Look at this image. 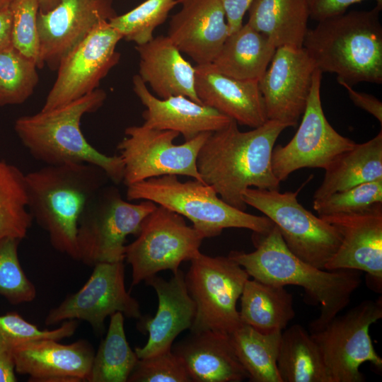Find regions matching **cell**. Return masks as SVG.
I'll return each instance as SVG.
<instances>
[{"instance_id": "cell-3", "label": "cell", "mask_w": 382, "mask_h": 382, "mask_svg": "<svg viewBox=\"0 0 382 382\" xmlns=\"http://www.w3.org/2000/svg\"><path fill=\"white\" fill-rule=\"evenodd\" d=\"M108 180L100 168L84 163L45 165L25 174L28 209L55 250L77 260L79 219Z\"/></svg>"}, {"instance_id": "cell-26", "label": "cell", "mask_w": 382, "mask_h": 382, "mask_svg": "<svg viewBox=\"0 0 382 382\" xmlns=\"http://www.w3.org/2000/svg\"><path fill=\"white\" fill-rule=\"evenodd\" d=\"M276 49L267 37L246 23L228 36L211 64L228 76L259 81Z\"/></svg>"}, {"instance_id": "cell-36", "label": "cell", "mask_w": 382, "mask_h": 382, "mask_svg": "<svg viewBox=\"0 0 382 382\" xmlns=\"http://www.w3.org/2000/svg\"><path fill=\"white\" fill-rule=\"evenodd\" d=\"M21 241L16 238L0 240V295L14 305L31 302L37 294L35 285L26 276L18 259Z\"/></svg>"}, {"instance_id": "cell-46", "label": "cell", "mask_w": 382, "mask_h": 382, "mask_svg": "<svg viewBox=\"0 0 382 382\" xmlns=\"http://www.w3.org/2000/svg\"><path fill=\"white\" fill-rule=\"evenodd\" d=\"M61 0H37L39 12L45 13L54 8Z\"/></svg>"}, {"instance_id": "cell-21", "label": "cell", "mask_w": 382, "mask_h": 382, "mask_svg": "<svg viewBox=\"0 0 382 382\" xmlns=\"http://www.w3.org/2000/svg\"><path fill=\"white\" fill-rule=\"evenodd\" d=\"M95 352L85 340L63 345L52 339L24 343L12 351L16 372L29 381H86Z\"/></svg>"}, {"instance_id": "cell-6", "label": "cell", "mask_w": 382, "mask_h": 382, "mask_svg": "<svg viewBox=\"0 0 382 382\" xmlns=\"http://www.w3.org/2000/svg\"><path fill=\"white\" fill-rule=\"evenodd\" d=\"M129 201L149 200L187 218L203 237L220 235L224 228H247L265 233L274 226L265 216L238 209L225 202L210 185L193 179L181 182L177 175L151 178L127 186Z\"/></svg>"}, {"instance_id": "cell-13", "label": "cell", "mask_w": 382, "mask_h": 382, "mask_svg": "<svg viewBox=\"0 0 382 382\" xmlns=\"http://www.w3.org/2000/svg\"><path fill=\"white\" fill-rule=\"evenodd\" d=\"M322 75L316 68L301 122L294 136L286 145L277 144L273 148L272 169L279 182L299 169L325 170L339 154L356 144L338 133L325 116L320 98Z\"/></svg>"}, {"instance_id": "cell-32", "label": "cell", "mask_w": 382, "mask_h": 382, "mask_svg": "<svg viewBox=\"0 0 382 382\" xmlns=\"http://www.w3.org/2000/svg\"><path fill=\"white\" fill-rule=\"evenodd\" d=\"M139 360L126 338L124 315L110 316L105 337L95 353L88 382H126Z\"/></svg>"}, {"instance_id": "cell-44", "label": "cell", "mask_w": 382, "mask_h": 382, "mask_svg": "<svg viewBox=\"0 0 382 382\" xmlns=\"http://www.w3.org/2000/svg\"><path fill=\"white\" fill-rule=\"evenodd\" d=\"M12 11L10 5L0 11V52L13 45Z\"/></svg>"}, {"instance_id": "cell-29", "label": "cell", "mask_w": 382, "mask_h": 382, "mask_svg": "<svg viewBox=\"0 0 382 382\" xmlns=\"http://www.w3.org/2000/svg\"><path fill=\"white\" fill-rule=\"evenodd\" d=\"M240 298L241 323L262 333L282 331L295 317L293 296L284 286L248 279Z\"/></svg>"}, {"instance_id": "cell-24", "label": "cell", "mask_w": 382, "mask_h": 382, "mask_svg": "<svg viewBox=\"0 0 382 382\" xmlns=\"http://www.w3.org/2000/svg\"><path fill=\"white\" fill-rule=\"evenodd\" d=\"M171 349L192 381L240 382L248 378L228 334L214 330L191 333Z\"/></svg>"}, {"instance_id": "cell-33", "label": "cell", "mask_w": 382, "mask_h": 382, "mask_svg": "<svg viewBox=\"0 0 382 382\" xmlns=\"http://www.w3.org/2000/svg\"><path fill=\"white\" fill-rule=\"evenodd\" d=\"M33 219L28 209L25 174L0 159V240L25 238Z\"/></svg>"}, {"instance_id": "cell-10", "label": "cell", "mask_w": 382, "mask_h": 382, "mask_svg": "<svg viewBox=\"0 0 382 382\" xmlns=\"http://www.w3.org/2000/svg\"><path fill=\"white\" fill-rule=\"evenodd\" d=\"M203 239L183 216L157 205L144 219L137 238L126 245L125 260L132 267V286L163 270L177 272L183 262L200 253Z\"/></svg>"}, {"instance_id": "cell-28", "label": "cell", "mask_w": 382, "mask_h": 382, "mask_svg": "<svg viewBox=\"0 0 382 382\" xmlns=\"http://www.w3.org/2000/svg\"><path fill=\"white\" fill-rule=\"evenodd\" d=\"M248 11L247 23L276 47L303 46L310 17L306 0H253Z\"/></svg>"}, {"instance_id": "cell-8", "label": "cell", "mask_w": 382, "mask_h": 382, "mask_svg": "<svg viewBox=\"0 0 382 382\" xmlns=\"http://www.w3.org/2000/svg\"><path fill=\"white\" fill-rule=\"evenodd\" d=\"M296 191L248 188L243 199L264 214L279 229L289 250L303 261L319 269L339 248L342 237L337 229L304 208Z\"/></svg>"}, {"instance_id": "cell-22", "label": "cell", "mask_w": 382, "mask_h": 382, "mask_svg": "<svg viewBox=\"0 0 382 382\" xmlns=\"http://www.w3.org/2000/svg\"><path fill=\"white\" fill-rule=\"evenodd\" d=\"M132 83L134 92L145 107L142 125L146 127L175 131L189 141L202 133L219 130L232 120L183 96L159 98L149 91L138 74L133 76Z\"/></svg>"}, {"instance_id": "cell-40", "label": "cell", "mask_w": 382, "mask_h": 382, "mask_svg": "<svg viewBox=\"0 0 382 382\" xmlns=\"http://www.w3.org/2000/svg\"><path fill=\"white\" fill-rule=\"evenodd\" d=\"M128 382H189L192 381L183 363L169 349L139 359Z\"/></svg>"}, {"instance_id": "cell-41", "label": "cell", "mask_w": 382, "mask_h": 382, "mask_svg": "<svg viewBox=\"0 0 382 382\" xmlns=\"http://www.w3.org/2000/svg\"><path fill=\"white\" fill-rule=\"evenodd\" d=\"M363 0H306L309 16L317 22L342 14L354 4ZM382 8V0H375Z\"/></svg>"}, {"instance_id": "cell-14", "label": "cell", "mask_w": 382, "mask_h": 382, "mask_svg": "<svg viewBox=\"0 0 382 382\" xmlns=\"http://www.w3.org/2000/svg\"><path fill=\"white\" fill-rule=\"evenodd\" d=\"M122 39L109 21L98 25L62 59L41 110L61 106L98 88L100 81L120 61L116 47Z\"/></svg>"}, {"instance_id": "cell-23", "label": "cell", "mask_w": 382, "mask_h": 382, "mask_svg": "<svg viewBox=\"0 0 382 382\" xmlns=\"http://www.w3.org/2000/svg\"><path fill=\"white\" fill-rule=\"evenodd\" d=\"M195 69V89L202 104L251 128L268 120L258 81L228 76L211 63L196 64Z\"/></svg>"}, {"instance_id": "cell-11", "label": "cell", "mask_w": 382, "mask_h": 382, "mask_svg": "<svg viewBox=\"0 0 382 382\" xmlns=\"http://www.w3.org/2000/svg\"><path fill=\"white\" fill-rule=\"evenodd\" d=\"M382 318L381 297L365 300L345 314L337 316L322 330L310 333L322 354L331 382H364L360 366L370 362L378 369L382 359L376 353L370 326Z\"/></svg>"}, {"instance_id": "cell-15", "label": "cell", "mask_w": 382, "mask_h": 382, "mask_svg": "<svg viewBox=\"0 0 382 382\" xmlns=\"http://www.w3.org/2000/svg\"><path fill=\"white\" fill-rule=\"evenodd\" d=\"M124 261L100 262L84 285L48 313L45 323L53 325L67 320H83L101 335L107 317L120 312L127 318L140 319V306L126 290Z\"/></svg>"}, {"instance_id": "cell-37", "label": "cell", "mask_w": 382, "mask_h": 382, "mask_svg": "<svg viewBox=\"0 0 382 382\" xmlns=\"http://www.w3.org/2000/svg\"><path fill=\"white\" fill-rule=\"evenodd\" d=\"M78 327L76 319L62 322L54 330H40L25 320L16 312H8L0 316V348L11 352L17 347L29 342L52 339L59 341L72 336Z\"/></svg>"}, {"instance_id": "cell-45", "label": "cell", "mask_w": 382, "mask_h": 382, "mask_svg": "<svg viewBox=\"0 0 382 382\" xmlns=\"http://www.w3.org/2000/svg\"><path fill=\"white\" fill-rule=\"evenodd\" d=\"M15 364L12 354L0 348V382H15Z\"/></svg>"}, {"instance_id": "cell-47", "label": "cell", "mask_w": 382, "mask_h": 382, "mask_svg": "<svg viewBox=\"0 0 382 382\" xmlns=\"http://www.w3.org/2000/svg\"><path fill=\"white\" fill-rule=\"evenodd\" d=\"M13 0H0V11L8 7Z\"/></svg>"}, {"instance_id": "cell-34", "label": "cell", "mask_w": 382, "mask_h": 382, "mask_svg": "<svg viewBox=\"0 0 382 382\" xmlns=\"http://www.w3.org/2000/svg\"><path fill=\"white\" fill-rule=\"evenodd\" d=\"M37 69L13 45L0 52V107L23 103L31 96L39 81Z\"/></svg>"}, {"instance_id": "cell-31", "label": "cell", "mask_w": 382, "mask_h": 382, "mask_svg": "<svg viewBox=\"0 0 382 382\" xmlns=\"http://www.w3.org/2000/svg\"><path fill=\"white\" fill-rule=\"evenodd\" d=\"M282 331L262 333L242 323L230 335L235 353L253 382H282L277 360Z\"/></svg>"}, {"instance_id": "cell-42", "label": "cell", "mask_w": 382, "mask_h": 382, "mask_svg": "<svg viewBox=\"0 0 382 382\" xmlns=\"http://www.w3.org/2000/svg\"><path fill=\"white\" fill-rule=\"evenodd\" d=\"M337 82L347 90L350 100L356 106L372 115L381 125L382 103L378 98L372 95L359 92L343 81Z\"/></svg>"}, {"instance_id": "cell-20", "label": "cell", "mask_w": 382, "mask_h": 382, "mask_svg": "<svg viewBox=\"0 0 382 382\" xmlns=\"http://www.w3.org/2000/svg\"><path fill=\"white\" fill-rule=\"evenodd\" d=\"M181 9L171 17L167 36L196 64L212 62L229 35L220 0H178Z\"/></svg>"}, {"instance_id": "cell-30", "label": "cell", "mask_w": 382, "mask_h": 382, "mask_svg": "<svg viewBox=\"0 0 382 382\" xmlns=\"http://www.w3.org/2000/svg\"><path fill=\"white\" fill-rule=\"evenodd\" d=\"M277 366L282 382H331L318 345L299 324L282 331Z\"/></svg>"}, {"instance_id": "cell-38", "label": "cell", "mask_w": 382, "mask_h": 382, "mask_svg": "<svg viewBox=\"0 0 382 382\" xmlns=\"http://www.w3.org/2000/svg\"><path fill=\"white\" fill-rule=\"evenodd\" d=\"M378 202H382V179L314 199L313 207L320 216L360 212Z\"/></svg>"}, {"instance_id": "cell-35", "label": "cell", "mask_w": 382, "mask_h": 382, "mask_svg": "<svg viewBox=\"0 0 382 382\" xmlns=\"http://www.w3.org/2000/svg\"><path fill=\"white\" fill-rule=\"evenodd\" d=\"M178 0H146L129 12L111 18L109 23L126 41L141 45L154 37Z\"/></svg>"}, {"instance_id": "cell-19", "label": "cell", "mask_w": 382, "mask_h": 382, "mask_svg": "<svg viewBox=\"0 0 382 382\" xmlns=\"http://www.w3.org/2000/svg\"><path fill=\"white\" fill-rule=\"evenodd\" d=\"M144 282L155 290L158 304L154 316L141 317L138 324L139 330L149 334L144 346L134 349L139 359L171 349L176 337L191 328L196 312L182 270L168 281L156 274Z\"/></svg>"}, {"instance_id": "cell-43", "label": "cell", "mask_w": 382, "mask_h": 382, "mask_svg": "<svg viewBox=\"0 0 382 382\" xmlns=\"http://www.w3.org/2000/svg\"><path fill=\"white\" fill-rule=\"evenodd\" d=\"M226 17L229 35L243 25V19L253 0H220Z\"/></svg>"}, {"instance_id": "cell-5", "label": "cell", "mask_w": 382, "mask_h": 382, "mask_svg": "<svg viewBox=\"0 0 382 382\" xmlns=\"http://www.w3.org/2000/svg\"><path fill=\"white\" fill-rule=\"evenodd\" d=\"M106 93L97 88L61 106L19 117L14 130L23 145L45 165L84 163L100 168L115 184L123 181L120 156L105 155L88 143L81 129V120L104 103Z\"/></svg>"}, {"instance_id": "cell-25", "label": "cell", "mask_w": 382, "mask_h": 382, "mask_svg": "<svg viewBox=\"0 0 382 382\" xmlns=\"http://www.w3.org/2000/svg\"><path fill=\"white\" fill-rule=\"evenodd\" d=\"M135 49L139 57L138 75L158 98L183 96L202 103L195 89V66L167 35L154 37Z\"/></svg>"}, {"instance_id": "cell-27", "label": "cell", "mask_w": 382, "mask_h": 382, "mask_svg": "<svg viewBox=\"0 0 382 382\" xmlns=\"http://www.w3.org/2000/svg\"><path fill=\"white\" fill-rule=\"evenodd\" d=\"M313 199L357 185L382 179V132L371 139L339 154L325 169Z\"/></svg>"}, {"instance_id": "cell-16", "label": "cell", "mask_w": 382, "mask_h": 382, "mask_svg": "<svg viewBox=\"0 0 382 382\" xmlns=\"http://www.w3.org/2000/svg\"><path fill=\"white\" fill-rule=\"evenodd\" d=\"M316 66L303 47H277L258 81L268 120L296 127L306 106Z\"/></svg>"}, {"instance_id": "cell-18", "label": "cell", "mask_w": 382, "mask_h": 382, "mask_svg": "<svg viewBox=\"0 0 382 382\" xmlns=\"http://www.w3.org/2000/svg\"><path fill=\"white\" fill-rule=\"evenodd\" d=\"M341 235L339 248L325 270L350 269L364 272L374 288L382 286V202L357 213L320 216Z\"/></svg>"}, {"instance_id": "cell-39", "label": "cell", "mask_w": 382, "mask_h": 382, "mask_svg": "<svg viewBox=\"0 0 382 382\" xmlns=\"http://www.w3.org/2000/svg\"><path fill=\"white\" fill-rule=\"evenodd\" d=\"M10 6L13 18V45L21 53L37 64L39 54L37 27L39 13L37 0H13Z\"/></svg>"}, {"instance_id": "cell-9", "label": "cell", "mask_w": 382, "mask_h": 382, "mask_svg": "<svg viewBox=\"0 0 382 382\" xmlns=\"http://www.w3.org/2000/svg\"><path fill=\"white\" fill-rule=\"evenodd\" d=\"M190 262L185 280L196 306L191 333L214 330L231 335L242 324L236 303L249 274L228 256L199 253Z\"/></svg>"}, {"instance_id": "cell-17", "label": "cell", "mask_w": 382, "mask_h": 382, "mask_svg": "<svg viewBox=\"0 0 382 382\" xmlns=\"http://www.w3.org/2000/svg\"><path fill=\"white\" fill-rule=\"evenodd\" d=\"M112 0H61L52 9L39 12L37 67L57 71L62 59L98 25L116 16Z\"/></svg>"}, {"instance_id": "cell-2", "label": "cell", "mask_w": 382, "mask_h": 382, "mask_svg": "<svg viewBox=\"0 0 382 382\" xmlns=\"http://www.w3.org/2000/svg\"><path fill=\"white\" fill-rule=\"evenodd\" d=\"M253 242L254 251L232 250L228 256L255 279L303 289L311 302L320 305L318 318L309 324L310 333L322 330L336 317L361 284V271L319 269L299 258L287 248L274 225L267 233L253 232Z\"/></svg>"}, {"instance_id": "cell-4", "label": "cell", "mask_w": 382, "mask_h": 382, "mask_svg": "<svg viewBox=\"0 0 382 382\" xmlns=\"http://www.w3.org/2000/svg\"><path fill=\"white\" fill-rule=\"evenodd\" d=\"M381 7L351 11L320 21L308 28L303 47L322 73L337 75L352 86L382 83Z\"/></svg>"}, {"instance_id": "cell-1", "label": "cell", "mask_w": 382, "mask_h": 382, "mask_svg": "<svg viewBox=\"0 0 382 382\" xmlns=\"http://www.w3.org/2000/svg\"><path fill=\"white\" fill-rule=\"evenodd\" d=\"M287 127L267 120L257 127L241 132L232 120L226 127L211 132L197 158L202 181L225 202L243 211L247 207L243 194L248 188L279 190L271 156L277 138Z\"/></svg>"}, {"instance_id": "cell-12", "label": "cell", "mask_w": 382, "mask_h": 382, "mask_svg": "<svg viewBox=\"0 0 382 382\" xmlns=\"http://www.w3.org/2000/svg\"><path fill=\"white\" fill-rule=\"evenodd\" d=\"M211 132L202 133L181 144H173L179 133L144 125L125 129L117 144L124 163L126 186L163 175H186L203 182L197 168L198 153ZM204 183V182H203Z\"/></svg>"}, {"instance_id": "cell-7", "label": "cell", "mask_w": 382, "mask_h": 382, "mask_svg": "<svg viewBox=\"0 0 382 382\" xmlns=\"http://www.w3.org/2000/svg\"><path fill=\"white\" fill-rule=\"evenodd\" d=\"M156 206L149 200L131 203L124 200L116 188L101 187L79 219L76 260L90 267L124 261L127 237L137 236L144 219Z\"/></svg>"}]
</instances>
